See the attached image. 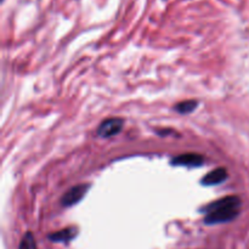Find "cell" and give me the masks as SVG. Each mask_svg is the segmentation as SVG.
Here are the masks:
<instances>
[{
	"label": "cell",
	"instance_id": "1",
	"mask_svg": "<svg viewBox=\"0 0 249 249\" xmlns=\"http://www.w3.org/2000/svg\"><path fill=\"white\" fill-rule=\"evenodd\" d=\"M242 201L238 196H228L214 201L203 208L206 213L204 224L215 225V224L229 223L240 215Z\"/></svg>",
	"mask_w": 249,
	"mask_h": 249
},
{
	"label": "cell",
	"instance_id": "2",
	"mask_svg": "<svg viewBox=\"0 0 249 249\" xmlns=\"http://www.w3.org/2000/svg\"><path fill=\"white\" fill-rule=\"evenodd\" d=\"M90 189L89 184H79L73 186L72 189L68 190L61 198V204L63 207H73L79 203L87 195L88 190Z\"/></svg>",
	"mask_w": 249,
	"mask_h": 249
},
{
	"label": "cell",
	"instance_id": "3",
	"mask_svg": "<svg viewBox=\"0 0 249 249\" xmlns=\"http://www.w3.org/2000/svg\"><path fill=\"white\" fill-rule=\"evenodd\" d=\"M124 126V121L122 118H108L102 122L97 128V135L100 138H112L114 135H118Z\"/></svg>",
	"mask_w": 249,
	"mask_h": 249
},
{
	"label": "cell",
	"instance_id": "4",
	"mask_svg": "<svg viewBox=\"0 0 249 249\" xmlns=\"http://www.w3.org/2000/svg\"><path fill=\"white\" fill-rule=\"evenodd\" d=\"M204 158L198 153H184L172 160V165L177 167H186V168H197L201 167Z\"/></svg>",
	"mask_w": 249,
	"mask_h": 249
},
{
	"label": "cell",
	"instance_id": "5",
	"mask_svg": "<svg viewBox=\"0 0 249 249\" xmlns=\"http://www.w3.org/2000/svg\"><path fill=\"white\" fill-rule=\"evenodd\" d=\"M228 179V170L225 168H216V169L209 172L206 177L202 179V184L204 186H214L224 182Z\"/></svg>",
	"mask_w": 249,
	"mask_h": 249
},
{
	"label": "cell",
	"instance_id": "6",
	"mask_svg": "<svg viewBox=\"0 0 249 249\" xmlns=\"http://www.w3.org/2000/svg\"><path fill=\"white\" fill-rule=\"evenodd\" d=\"M78 230L75 228H66L62 229L60 231H56V232L51 233L48 236V238L53 242L56 243H68L72 240H74L75 236H77Z\"/></svg>",
	"mask_w": 249,
	"mask_h": 249
},
{
	"label": "cell",
	"instance_id": "7",
	"mask_svg": "<svg viewBox=\"0 0 249 249\" xmlns=\"http://www.w3.org/2000/svg\"><path fill=\"white\" fill-rule=\"evenodd\" d=\"M197 105H198V102L196 100H186V101L179 102L178 105H175V109L181 114H189L192 111H195Z\"/></svg>",
	"mask_w": 249,
	"mask_h": 249
},
{
	"label": "cell",
	"instance_id": "8",
	"mask_svg": "<svg viewBox=\"0 0 249 249\" xmlns=\"http://www.w3.org/2000/svg\"><path fill=\"white\" fill-rule=\"evenodd\" d=\"M18 249H38L36 248V240L32 232H26V235L22 237L21 242H19Z\"/></svg>",
	"mask_w": 249,
	"mask_h": 249
}]
</instances>
